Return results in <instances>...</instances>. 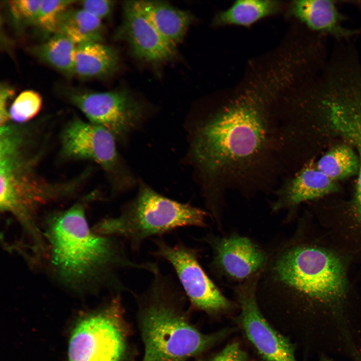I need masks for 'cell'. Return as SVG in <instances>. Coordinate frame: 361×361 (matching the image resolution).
Segmentation results:
<instances>
[{
  "label": "cell",
  "mask_w": 361,
  "mask_h": 361,
  "mask_svg": "<svg viewBox=\"0 0 361 361\" xmlns=\"http://www.w3.org/2000/svg\"><path fill=\"white\" fill-rule=\"evenodd\" d=\"M257 298L262 311L285 317V328L304 356L349 361L361 356V300L351 289L345 261L317 245L302 225L266 247Z\"/></svg>",
  "instance_id": "1"
},
{
  "label": "cell",
  "mask_w": 361,
  "mask_h": 361,
  "mask_svg": "<svg viewBox=\"0 0 361 361\" xmlns=\"http://www.w3.org/2000/svg\"><path fill=\"white\" fill-rule=\"evenodd\" d=\"M269 100L255 94L240 96L210 114L196 131L191 152L211 187L207 206L212 215L223 214L228 191L250 198L274 191L285 177L278 121Z\"/></svg>",
  "instance_id": "2"
},
{
  "label": "cell",
  "mask_w": 361,
  "mask_h": 361,
  "mask_svg": "<svg viewBox=\"0 0 361 361\" xmlns=\"http://www.w3.org/2000/svg\"><path fill=\"white\" fill-rule=\"evenodd\" d=\"M48 233L53 263L59 274L69 281H81L92 276L117 292H131L120 279L119 271L151 273L156 266V262L132 259L122 239L91 231L80 204L55 216Z\"/></svg>",
  "instance_id": "3"
},
{
  "label": "cell",
  "mask_w": 361,
  "mask_h": 361,
  "mask_svg": "<svg viewBox=\"0 0 361 361\" xmlns=\"http://www.w3.org/2000/svg\"><path fill=\"white\" fill-rule=\"evenodd\" d=\"M141 295L143 361H187L210 348L229 329L206 334L190 324L178 311L184 293L178 282L158 266Z\"/></svg>",
  "instance_id": "4"
},
{
  "label": "cell",
  "mask_w": 361,
  "mask_h": 361,
  "mask_svg": "<svg viewBox=\"0 0 361 361\" xmlns=\"http://www.w3.org/2000/svg\"><path fill=\"white\" fill-rule=\"evenodd\" d=\"M208 216L206 211L143 186L119 215L101 221L96 232L121 239L133 251L138 252L148 239L162 237L184 227L207 228Z\"/></svg>",
  "instance_id": "5"
},
{
  "label": "cell",
  "mask_w": 361,
  "mask_h": 361,
  "mask_svg": "<svg viewBox=\"0 0 361 361\" xmlns=\"http://www.w3.org/2000/svg\"><path fill=\"white\" fill-rule=\"evenodd\" d=\"M24 132L8 124L0 127V206L25 219L36 209L69 193L76 181L52 183L36 171L37 156L27 149Z\"/></svg>",
  "instance_id": "6"
},
{
  "label": "cell",
  "mask_w": 361,
  "mask_h": 361,
  "mask_svg": "<svg viewBox=\"0 0 361 361\" xmlns=\"http://www.w3.org/2000/svg\"><path fill=\"white\" fill-rule=\"evenodd\" d=\"M119 294L100 310L81 318L70 336L68 361H122L127 341Z\"/></svg>",
  "instance_id": "7"
},
{
  "label": "cell",
  "mask_w": 361,
  "mask_h": 361,
  "mask_svg": "<svg viewBox=\"0 0 361 361\" xmlns=\"http://www.w3.org/2000/svg\"><path fill=\"white\" fill-rule=\"evenodd\" d=\"M155 257L167 262L174 271L178 283L192 305L212 315L233 310L238 304L225 297L200 263V251L179 240L174 245L163 237L151 239Z\"/></svg>",
  "instance_id": "8"
},
{
  "label": "cell",
  "mask_w": 361,
  "mask_h": 361,
  "mask_svg": "<svg viewBox=\"0 0 361 361\" xmlns=\"http://www.w3.org/2000/svg\"><path fill=\"white\" fill-rule=\"evenodd\" d=\"M259 275L233 287L240 309L237 324L262 361H298L296 344L273 327L259 306Z\"/></svg>",
  "instance_id": "9"
},
{
  "label": "cell",
  "mask_w": 361,
  "mask_h": 361,
  "mask_svg": "<svg viewBox=\"0 0 361 361\" xmlns=\"http://www.w3.org/2000/svg\"><path fill=\"white\" fill-rule=\"evenodd\" d=\"M195 239L206 244L211 250L209 264L211 273L236 285L260 275L267 262L266 247L237 232L223 236L210 233Z\"/></svg>",
  "instance_id": "10"
},
{
  "label": "cell",
  "mask_w": 361,
  "mask_h": 361,
  "mask_svg": "<svg viewBox=\"0 0 361 361\" xmlns=\"http://www.w3.org/2000/svg\"><path fill=\"white\" fill-rule=\"evenodd\" d=\"M69 101L89 121L111 132L116 139H123L140 120L141 104L125 90L92 92L68 90Z\"/></svg>",
  "instance_id": "11"
},
{
  "label": "cell",
  "mask_w": 361,
  "mask_h": 361,
  "mask_svg": "<svg viewBox=\"0 0 361 361\" xmlns=\"http://www.w3.org/2000/svg\"><path fill=\"white\" fill-rule=\"evenodd\" d=\"M322 114L332 128L356 149L359 168L345 232L361 246V88L344 90L325 102Z\"/></svg>",
  "instance_id": "12"
},
{
  "label": "cell",
  "mask_w": 361,
  "mask_h": 361,
  "mask_svg": "<svg viewBox=\"0 0 361 361\" xmlns=\"http://www.w3.org/2000/svg\"><path fill=\"white\" fill-rule=\"evenodd\" d=\"M115 140L103 127L75 118L62 132V152L68 158L91 160L111 171L118 162Z\"/></svg>",
  "instance_id": "13"
},
{
  "label": "cell",
  "mask_w": 361,
  "mask_h": 361,
  "mask_svg": "<svg viewBox=\"0 0 361 361\" xmlns=\"http://www.w3.org/2000/svg\"><path fill=\"white\" fill-rule=\"evenodd\" d=\"M115 37L127 41L137 58L148 62L168 60L176 52V47L160 35L142 13L136 1L125 2L123 21Z\"/></svg>",
  "instance_id": "14"
},
{
  "label": "cell",
  "mask_w": 361,
  "mask_h": 361,
  "mask_svg": "<svg viewBox=\"0 0 361 361\" xmlns=\"http://www.w3.org/2000/svg\"><path fill=\"white\" fill-rule=\"evenodd\" d=\"M338 189L334 181L316 166L307 165L292 176L284 178L274 190L270 204L274 213L286 211V220L292 218L293 211L299 205L323 197Z\"/></svg>",
  "instance_id": "15"
},
{
  "label": "cell",
  "mask_w": 361,
  "mask_h": 361,
  "mask_svg": "<svg viewBox=\"0 0 361 361\" xmlns=\"http://www.w3.org/2000/svg\"><path fill=\"white\" fill-rule=\"evenodd\" d=\"M290 11L308 31L331 37L337 42L349 41L358 32L344 26L345 17L337 1H294L291 4Z\"/></svg>",
  "instance_id": "16"
},
{
  "label": "cell",
  "mask_w": 361,
  "mask_h": 361,
  "mask_svg": "<svg viewBox=\"0 0 361 361\" xmlns=\"http://www.w3.org/2000/svg\"><path fill=\"white\" fill-rule=\"evenodd\" d=\"M136 2L142 13L160 35L176 47L192 21L190 13L164 2L140 0Z\"/></svg>",
  "instance_id": "17"
},
{
  "label": "cell",
  "mask_w": 361,
  "mask_h": 361,
  "mask_svg": "<svg viewBox=\"0 0 361 361\" xmlns=\"http://www.w3.org/2000/svg\"><path fill=\"white\" fill-rule=\"evenodd\" d=\"M118 62V53L112 47L101 42L80 44L75 51L74 74L84 80L103 78L116 69Z\"/></svg>",
  "instance_id": "18"
},
{
  "label": "cell",
  "mask_w": 361,
  "mask_h": 361,
  "mask_svg": "<svg viewBox=\"0 0 361 361\" xmlns=\"http://www.w3.org/2000/svg\"><path fill=\"white\" fill-rule=\"evenodd\" d=\"M104 31L101 20L82 9L68 8L60 17L57 32L78 45L90 42L102 43Z\"/></svg>",
  "instance_id": "19"
},
{
  "label": "cell",
  "mask_w": 361,
  "mask_h": 361,
  "mask_svg": "<svg viewBox=\"0 0 361 361\" xmlns=\"http://www.w3.org/2000/svg\"><path fill=\"white\" fill-rule=\"evenodd\" d=\"M76 46L67 37L56 32L31 48L30 52L41 62L70 77L74 75Z\"/></svg>",
  "instance_id": "20"
},
{
  "label": "cell",
  "mask_w": 361,
  "mask_h": 361,
  "mask_svg": "<svg viewBox=\"0 0 361 361\" xmlns=\"http://www.w3.org/2000/svg\"><path fill=\"white\" fill-rule=\"evenodd\" d=\"M278 2L270 0H239L218 13L215 24L220 25L250 26L264 17L276 12Z\"/></svg>",
  "instance_id": "21"
},
{
  "label": "cell",
  "mask_w": 361,
  "mask_h": 361,
  "mask_svg": "<svg viewBox=\"0 0 361 361\" xmlns=\"http://www.w3.org/2000/svg\"><path fill=\"white\" fill-rule=\"evenodd\" d=\"M317 168L332 180L336 182L358 173L359 158L349 146L339 145L323 155Z\"/></svg>",
  "instance_id": "22"
},
{
  "label": "cell",
  "mask_w": 361,
  "mask_h": 361,
  "mask_svg": "<svg viewBox=\"0 0 361 361\" xmlns=\"http://www.w3.org/2000/svg\"><path fill=\"white\" fill-rule=\"evenodd\" d=\"M73 0H40L35 26L46 39L57 31L61 16Z\"/></svg>",
  "instance_id": "23"
},
{
  "label": "cell",
  "mask_w": 361,
  "mask_h": 361,
  "mask_svg": "<svg viewBox=\"0 0 361 361\" xmlns=\"http://www.w3.org/2000/svg\"><path fill=\"white\" fill-rule=\"evenodd\" d=\"M42 106L40 95L32 90L20 93L9 109L10 119L17 123L27 122L39 112Z\"/></svg>",
  "instance_id": "24"
},
{
  "label": "cell",
  "mask_w": 361,
  "mask_h": 361,
  "mask_svg": "<svg viewBox=\"0 0 361 361\" xmlns=\"http://www.w3.org/2000/svg\"><path fill=\"white\" fill-rule=\"evenodd\" d=\"M40 0H11L7 1L9 16L15 29L21 31L35 26Z\"/></svg>",
  "instance_id": "25"
},
{
  "label": "cell",
  "mask_w": 361,
  "mask_h": 361,
  "mask_svg": "<svg viewBox=\"0 0 361 361\" xmlns=\"http://www.w3.org/2000/svg\"><path fill=\"white\" fill-rule=\"evenodd\" d=\"M209 361H253L238 342L227 344Z\"/></svg>",
  "instance_id": "26"
},
{
  "label": "cell",
  "mask_w": 361,
  "mask_h": 361,
  "mask_svg": "<svg viewBox=\"0 0 361 361\" xmlns=\"http://www.w3.org/2000/svg\"><path fill=\"white\" fill-rule=\"evenodd\" d=\"M80 3L81 9L101 20L110 15L114 5L110 0H86Z\"/></svg>",
  "instance_id": "27"
},
{
  "label": "cell",
  "mask_w": 361,
  "mask_h": 361,
  "mask_svg": "<svg viewBox=\"0 0 361 361\" xmlns=\"http://www.w3.org/2000/svg\"><path fill=\"white\" fill-rule=\"evenodd\" d=\"M14 95V89L6 83H2L0 87V126L9 123L8 103Z\"/></svg>",
  "instance_id": "28"
},
{
  "label": "cell",
  "mask_w": 361,
  "mask_h": 361,
  "mask_svg": "<svg viewBox=\"0 0 361 361\" xmlns=\"http://www.w3.org/2000/svg\"><path fill=\"white\" fill-rule=\"evenodd\" d=\"M318 361H337L334 358L326 355H321L317 357ZM359 361H361V358Z\"/></svg>",
  "instance_id": "29"
}]
</instances>
